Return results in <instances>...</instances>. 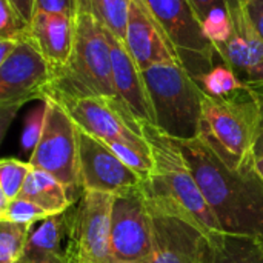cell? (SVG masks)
<instances>
[{"mask_svg": "<svg viewBox=\"0 0 263 263\" xmlns=\"http://www.w3.org/2000/svg\"><path fill=\"white\" fill-rule=\"evenodd\" d=\"M148 206L154 242L151 263H213L216 245L203 233L182 217Z\"/></svg>", "mask_w": 263, "mask_h": 263, "instance_id": "obj_13", "label": "cell"}, {"mask_svg": "<svg viewBox=\"0 0 263 263\" xmlns=\"http://www.w3.org/2000/svg\"><path fill=\"white\" fill-rule=\"evenodd\" d=\"M131 0H76V6L91 12L97 22L125 40Z\"/></svg>", "mask_w": 263, "mask_h": 263, "instance_id": "obj_20", "label": "cell"}, {"mask_svg": "<svg viewBox=\"0 0 263 263\" xmlns=\"http://www.w3.org/2000/svg\"><path fill=\"white\" fill-rule=\"evenodd\" d=\"M32 227L0 220V263L22 260Z\"/></svg>", "mask_w": 263, "mask_h": 263, "instance_id": "obj_24", "label": "cell"}, {"mask_svg": "<svg viewBox=\"0 0 263 263\" xmlns=\"http://www.w3.org/2000/svg\"><path fill=\"white\" fill-rule=\"evenodd\" d=\"M233 34L223 45L216 46L222 60L251 89H263V40L245 9V0H225Z\"/></svg>", "mask_w": 263, "mask_h": 263, "instance_id": "obj_14", "label": "cell"}, {"mask_svg": "<svg viewBox=\"0 0 263 263\" xmlns=\"http://www.w3.org/2000/svg\"><path fill=\"white\" fill-rule=\"evenodd\" d=\"M260 120V100L247 88L228 97L203 92L200 137L233 170L254 160V143Z\"/></svg>", "mask_w": 263, "mask_h": 263, "instance_id": "obj_4", "label": "cell"}, {"mask_svg": "<svg viewBox=\"0 0 263 263\" xmlns=\"http://www.w3.org/2000/svg\"><path fill=\"white\" fill-rule=\"evenodd\" d=\"M156 20L177 48L183 68L196 80L220 54L203 35L202 23L190 0H145Z\"/></svg>", "mask_w": 263, "mask_h": 263, "instance_id": "obj_10", "label": "cell"}, {"mask_svg": "<svg viewBox=\"0 0 263 263\" xmlns=\"http://www.w3.org/2000/svg\"><path fill=\"white\" fill-rule=\"evenodd\" d=\"M15 263H28L25 259H22V260H18V262H15Z\"/></svg>", "mask_w": 263, "mask_h": 263, "instance_id": "obj_37", "label": "cell"}, {"mask_svg": "<svg viewBox=\"0 0 263 263\" xmlns=\"http://www.w3.org/2000/svg\"><path fill=\"white\" fill-rule=\"evenodd\" d=\"M52 71L42 52L28 40L0 63V133L5 137L17 111L29 100H45Z\"/></svg>", "mask_w": 263, "mask_h": 263, "instance_id": "obj_8", "label": "cell"}, {"mask_svg": "<svg viewBox=\"0 0 263 263\" xmlns=\"http://www.w3.org/2000/svg\"><path fill=\"white\" fill-rule=\"evenodd\" d=\"M259 100H260V120H259V128H257V137L254 143V157L263 156V96L256 92Z\"/></svg>", "mask_w": 263, "mask_h": 263, "instance_id": "obj_32", "label": "cell"}, {"mask_svg": "<svg viewBox=\"0 0 263 263\" xmlns=\"http://www.w3.org/2000/svg\"><path fill=\"white\" fill-rule=\"evenodd\" d=\"M254 91H256V92H259L260 96H263V89H254Z\"/></svg>", "mask_w": 263, "mask_h": 263, "instance_id": "obj_36", "label": "cell"}, {"mask_svg": "<svg viewBox=\"0 0 263 263\" xmlns=\"http://www.w3.org/2000/svg\"><path fill=\"white\" fill-rule=\"evenodd\" d=\"M114 196L82 191L68 210L65 263H117L111 245Z\"/></svg>", "mask_w": 263, "mask_h": 263, "instance_id": "obj_6", "label": "cell"}, {"mask_svg": "<svg viewBox=\"0 0 263 263\" xmlns=\"http://www.w3.org/2000/svg\"><path fill=\"white\" fill-rule=\"evenodd\" d=\"M45 114H46V105L45 102H42L40 106L34 108L25 120V126H23V133H22V146L23 149H34L42 131H43V125H45Z\"/></svg>", "mask_w": 263, "mask_h": 263, "instance_id": "obj_28", "label": "cell"}, {"mask_svg": "<svg viewBox=\"0 0 263 263\" xmlns=\"http://www.w3.org/2000/svg\"><path fill=\"white\" fill-rule=\"evenodd\" d=\"M173 140L191 168L222 233L263 243V180L254 168V160L240 170H233L200 136Z\"/></svg>", "mask_w": 263, "mask_h": 263, "instance_id": "obj_1", "label": "cell"}, {"mask_svg": "<svg viewBox=\"0 0 263 263\" xmlns=\"http://www.w3.org/2000/svg\"><path fill=\"white\" fill-rule=\"evenodd\" d=\"M20 40H11V39H0V63L5 62L17 48Z\"/></svg>", "mask_w": 263, "mask_h": 263, "instance_id": "obj_34", "label": "cell"}, {"mask_svg": "<svg viewBox=\"0 0 263 263\" xmlns=\"http://www.w3.org/2000/svg\"><path fill=\"white\" fill-rule=\"evenodd\" d=\"M68 231V211L37 222L29 233L23 257L28 263H65L62 248Z\"/></svg>", "mask_w": 263, "mask_h": 263, "instance_id": "obj_18", "label": "cell"}, {"mask_svg": "<svg viewBox=\"0 0 263 263\" xmlns=\"http://www.w3.org/2000/svg\"><path fill=\"white\" fill-rule=\"evenodd\" d=\"M112 97L119 99L114 80L109 45L97 18L77 8L74 46L68 63L52 72L46 96Z\"/></svg>", "mask_w": 263, "mask_h": 263, "instance_id": "obj_3", "label": "cell"}, {"mask_svg": "<svg viewBox=\"0 0 263 263\" xmlns=\"http://www.w3.org/2000/svg\"><path fill=\"white\" fill-rule=\"evenodd\" d=\"M79 179L82 191L111 196L131 193L143 179L126 166L102 140L79 128Z\"/></svg>", "mask_w": 263, "mask_h": 263, "instance_id": "obj_12", "label": "cell"}, {"mask_svg": "<svg viewBox=\"0 0 263 263\" xmlns=\"http://www.w3.org/2000/svg\"><path fill=\"white\" fill-rule=\"evenodd\" d=\"M34 11H45L52 14H66L76 17L77 6L76 0H35Z\"/></svg>", "mask_w": 263, "mask_h": 263, "instance_id": "obj_29", "label": "cell"}, {"mask_svg": "<svg viewBox=\"0 0 263 263\" xmlns=\"http://www.w3.org/2000/svg\"><path fill=\"white\" fill-rule=\"evenodd\" d=\"M76 34V17L34 11L28 40L42 52L55 72L63 68L72 52Z\"/></svg>", "mask_w": 263, "mask_h": 263, "instance_id": "obj_17", "label": "cell"}, {"mask_svg": "<svg viewBox=\"0 0 263 263\" xmlns=\"http://www.w3.org/2000/svg\"><path fill=\"white\" fill-rule=\"evenodd\" d=\"M151 146L153 170L143 180V193L151 206L185 219L214 245L223 236L203 193L177 143L156 125H142Z\"/></svg>", "mask_w": 263, "mask_h": 263, "instance_id": "obj_2", "label": "cell"}, {"mask_svg": "<svg viewBox=\"0 0 263 263\" xmlns=\"http://www.w3.org/2000/svg\"><path fill=\"white\" fill-rule=\"evenodd\" d=\"M32 166L29 162L6 157L0 162V210L17 199Z\"/></svg>", "mask_w": 263, "mask_h": 263, "instance_id": "obj_23", "label": "cell"}, {"mask_svg": "<svg viewBox=\"0 0 263 263\" xmlns=\"http://www.w3.org/2000/svg\"><path fill=\"white\" fill-rule=\"evenodd\" d=\"M202 31H203V35L214 46L223 45L230 40L233 34V23H231V17L225 3L213 8L208 12V15L202 20Z\"/></svg>", "mask_w": 263, "mask_h": 263, "instance_id": "obj_25", "label": "cell"}, {"mask_svg": "<svg viewBox=\"0 0 263 263\" xmlns=\"http://www.w3.org/2000/svg\"><path fill=\"white\" fill-rule=\"evenodd\" d=\"M46 114L42 136L31 151L29 163L54 176L72 193L80 190L79 126L66 109L52 97H45Z\"/></svg>", "mask_w": 263, "mask_h": 263, "instance_id": "obj_9", "label": "cell"}, {"mask_svg": "<svg viewBox=\"0 0 263 263\" xmlns=\"http://www.w3.org/2000/svg\"><path fill=\"white\" fill-rule=\"evenodd\" d=\"M196 82L200 86V89L211 97H228L250 88L223 60H220L219 63L214 62V65L206 72L196 79Z\"/></svg>", "mask_w": 263, "mask_h": 263, "instance_id": "obj_22", "label": "cell"}, {"mask_svg": "<svg viewBox=\"0 0 263 263\" xmlns=\"http://www.w3.org/2000/svg\"><path fill=\"white\" fill-rule=\"evenodd\" d=\"M9 2L25 15V18L31 22L34 15V9H35V0H9Z\"/></svg>", "mask_w": 263, "mask_h": 263, "instance_id": "obj_33", "label": "cell"}, {"mask_svg": "<svg viewBox=\"0 0 263 263\" xmlns=\"http://www.w3.org/2000/svg\"><path fill=\"white\" fill-rule=\"evenodd\" d=\"M18 197L39 205L48 216H57L68 211L77 200H74V193L54 176L35 168L29 173Z\"/></svg>", "mask_w": 263, "mask_h": 263, "instance_id": "obj_19", "label": "cell"}, {"mask_svg": "<svg viewBox=\"0 0 263 263\" xmlns=\"http://www.w3.org/2000/svg\"><path fill=\"white\" fill-rule=\"evenodd\" d=\"M213 263H263V243L250 237L223 234L214 248Z\"/></svg>", "mask_w": 263, "mask_h": 263, "instance_id": "obj_21", "label": "cell"}, {"mask_svg": "<svg viewBox=\"0 0 263 263\" xmlns=\"http://www.w3.org/2000/svg\"><path fill=\"white\" fill-rule=\"evenodd\" d=\"M190 3L193 5L194 11H196L199 20H200V23H202V20L208 15V12H210L213 8L223 5L225 0H190Z\"/></svg>", "mask_w": 263, "mask_h": 263, "instance_id": "obj_31", "label": "cell"}, {"mask_svg": "<svg viewBox=\"0 0 263 263\" xmlns=\"http://www.w3.org/2000/svg\"><path fill=\"white\" fill-rule=\"evenodd\" d=\"M29 28L31 22L9 0H0V39H28Z\"/></svg>", "mask_w": 263, "mask_h": 263, "instance_id": "obj_26", "label": "cell"}, {"mask_svg": "<svg viewBox=\"0 0 263 263\" xmlns=\"http://www.w3.org/2000/svg\"><path fill=\"white\" fill-rule=\"evenodd\" d=\"M254 168H256V171L259 173L260 179L263 180V156H260V157H254Z\"/></svg>", "mask_w": 263, "mask_h": 263, "instance_id": "obj_35", "label": "cell"}, {"mask_svg": "<svg viewBox=\"0 0 263 263\" xmlns=\"http://www.w3.org/2000/svg\"><path fill=\"white\" fill-rule=\"evenodd\" d=\"M48 97L57 100L76 125L85 133L105 143H123L151 157V146L143 136L142 125L120 99L65 96Z\"/></svg>", "mask_w": 263, "mask_h": 263, "instance_id": "obj_7", "label": "cell"}, {"mask_svg": "<svg viewBox=\"0 0 263 263\" xmlns=\"http://www.w3.org/2000/svg\"><path fill=\"white\" fill-rule=\"evenodd\" d=\"M103 32L109 45L112 80L119 99L128 106V109L133 112V116L139 120L140 125H156L154 111L151 106L142 69L129 54L122 39H119L106 28H103Z\"/></svg>", "mask_w": 263, "mask_h": 263, "instance_id": "obj_16", "label": "cell"}, {"mask_svg": "<svg viewBox=\"0 0 263 263\" xmlns=\"http://www.w3.org/2000/svg\"><path fill=\"white\" fill-rule=\"evenodd\" d=\"M245 9L250 22L263 40V0H245Z\"/></svg>", "mask_w": 263, "mask_h": 263, "instance_id": "obj_30", "label": "cell"}, {"mask_svg": "<svg viewBox=\"0 0 263 263\" xmlns=\"http://www.w3.org/2000/svg\"><path fill=\"white\" fill-rule=\"evenodd\" d=\"M123 42L142 71L154 65H182L177 48L145 0H131Z\"/></svg>", "mask_w": 263, "mask_h": 263, "instance_id": "obj_15", "label": "cell"}, {"mask_svg": "<svg viewBox=\"0 0 263 263\" xmlns=\"http://www.w3.org/2000/svg\"><path fill=\"white\" fill-rule=\"evenodd\" d=\"M142 72L156 126L171 139L199 137L203 91L183 65H154Z\"/></svg>", "mask_w": 263, "mask_h": 263, "instance_id": "obj_5", "label": "cell"}, {"mask_svg": "<svg viewBox=\"0 0 263 263\" xmlns=\"http://www.w3.org/2000/svg\"><path fill=\"white\" fill-rule=\"evenodd\" d=\"M111 245L117 263L153 262V216L143 185L131 193L114 196Z\"/></svg>", "mask_w": 263, "mask_h": 263, "instance_id": "obj_11", "label": "cell"}, {"mask_svg": "<svg viewBox=\"0 0 263 263\" xmlns=\"http://www.w3.org/2000/svg\"><path fill=\"white\" fill-rule=\"evenodd\" d=\"M46 217L49 216L39 205L22 197L11 200L3 210H0V220H8L14 223L31 225V227Z\"/></svg>", "mask_w": 263, "mask_h": 263, "instance_id": "obj_27", "label": "cell"}]
</instances>
